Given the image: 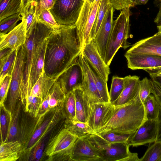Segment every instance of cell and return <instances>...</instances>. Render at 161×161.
I'll list each match as a JSON object with an SVG mask.
<instances>
[{"mask_svg": "<svg viewBox=\"0 0 161 161\" xmlns=\"http://www.w3.org/2000/svg\"><path fill=\"white\" fill-rule=\"evenodd\" d=\"M81 49L76 24L61 25L47 38L44 64L46 74L56 80L78 57Z\"/></svg>", "mask_w": 161, "mask_h": 161, "instance_id": "6da1fadb", "label": "cell"}, {"mask_svg": "<svg viewBox=\"0 0 161 161\" xmlns=\"http://www.w3.org/2000/svg\"><path fill=\"white\" fill-rule=\"evenodd\" d=\"M147 120L144 103L139 95L128 103L116 107L111 119L97 133L112 132L121 134H134Z\"/></svg>", "mask_w": 161, "mask_h": 161, "instance_id": "7a4b0ae2", "label": "cell"}, {"mask_svg": "<svg viewBox=\"0 0 161 161\" xmlns=\"http://www.w3.org/2000/svg\"><path fill=\"white\" fill-rule=\"evenodd\" d=\"M52 30L37 19L25 44L26 58L23 82L20 93L21 103L24 106L28 97L27 89L31 69L36 61L45 41Z\"/></svg>", "mask_w": 161, "mask_h": 161, "instance_id": "3957f363", "label": "cell"}, {"mask_svg": "<svg viewBox=\"0 0 161 161\" xmlns=\"http://www.w3.org/2000/svg\"><path fill=\"white\" fill-rule=\"evenodd\" d=\"M130 15V8H123L114 22L107 44L104 59V62L109 66L120 48L125 49L130 46L127 41L129 37Z\"/></svg>", "mask_w": 161, "mask_h": 161, "instance_id": "277c9868", "label": "cell"}, {"mask_svg": "<svg viewBox=\"0 0 161 161\" xmlns=\"http://www.w3.org/2000/svg\"><path fill=\"white\" fill-rule=\"evenodd\" d=\"M88 137L103 154L102 161H139L137 153L130 151L127 142L109 143L95 133Z\"/></svg>", "mask_w": 161, "mask_h": 161, "instance_id": "5b68a950", "label": "cell"}, {"mask_svg": "<svg viewBox=\"0 0 161 161\" xmlns=\"http://www.w3.org/2000/svg\"><path fill=\"white\" fill-rule=\"evenodd\" d=\"M78 138L66 128L62 129L50 141L46 150L47 160L71 161L70 152Z\"/></svg>", "mask_w": 161, "mask_h": 161, "instance_id": "8992f818", "label": "cell"}, {"mask_svg": "<svg viewBox=\"0 0 161 161\" xmlns=\"http://www.w3.org/2000/svg\"><path fill=\"white\" fill-rule=\"evenodd\" d=\"M25 44L17 51V54L8 92V110L12 114L16 108V102L20 98L23 82L26 58Z\"/></svg>", "mask_w": 161, "mask_h": 161, "instance_id": "52a82bcc", "label": "cell"}, {"mask_svg": "<svg viewBox=\"0 0 161 161\" xmlns=\"http://www.w3.org/2000/svg\"><path fill=\"white\" fill-rule=\"evenodd\" d=\"M84 3V0H55L49 10L58 24L71 25L77 22Z\"/></svg>", "mask_w": 161, "mask_h": 161, "instance_id": "ba28073f", "label": "cell"}, {"mask_svg": "<svg viewBox=\"0 0 161 161\" xmlns=\"http://www.w3.org/2000/svg\"><path fill=\"white\" fill-rule=\"evenodd\" d=\"M100 2L94 1L91 3L88 0L84 1L79 16L75 23L81 48L86 43L92 40L90 33Z\"/></svg>", "mask_w": 161, "mask_h": 161, "instance_id": "9c48e42d", "label": "cell"}, {"mask_svg": "<svg viewBox=\"0 0 161 161\" xmlns=\"http://www.w3.org/2000/svg\"><path fill=\"white\" fill-rule=\"evenodd\" d=\"M116 107L111 102L92 104L87 122L95 133H98L113 116Z\"/></svg>", "mask_w": 161, "mask_h": 161, "instance_id": "30bf717a", "label": "cell"}, {"mask_svg": "<svg viewBox=\"0 0 161 161\" xmlns=\"http://www.w3.org/2000/svg\"><path fill=\"white\" fill-rule=\"evenodd\" d=\"M71 161H102L103 154L92 143L88 136L78 138L70 152Z\"/></svg>", "mask_w": 161, "mask_h": 161, "instance_id": "8fae6325", "label": "cell"}, {"mask_svg": "<svg viewBox=\"0 0 161 161\" xmlns=\"http://www.w3.org/2000/svg\"><path fill=\"white\" fill-rule=\"evenodd\" d=\"M79 56L56 80L65 96L76 88L82 86L83 71L79 62Z\"/></svg>", "mask_w": 161, "mask_h": 161, "instance_id": "7c38bea8", "label": "cell"}, {"mask_svg": "<svg viewBox=\"0 0 161 161\" xmlns=\"http://www.w3.org/2000/svg\"><path fill=\"white\" fill-rule=\"evenodd\" d=\"M157 132V120L147 119L131 136L127 143L133 147L150 144L156 141Z\"/></svg>", "mask_w": 161, "mask_h": 161, "instance_id": "4fadbf2b", "label": "cell"}, {"mask_svg": "<svg viewBox=\"0 0 161 161\" xmlns=\"http://www.w3.org/2000/svg\"><path fill=\"white\" fill-rule=\"evenodd\" d=\"M128 68L132 70L142 69L148 73L161 67V56L148 54L125 53Z\"/></svg>", "mask_w": 161, "mask_h": 161, "instance_id": "5bb4252c", "label": "cell"}, {"mask_svg": "<svg viewBox=\"0 0 161 161\" xmlns=\"http://www.w3.org/2000/svg\"><path fill=\"white\" fill-rule=\"evenodd\" d=\"M27 38L26 23L24 19L8 33L0 35V50L9 48L17 51L25 44Z\"/></svg>", "mask_w": 161, "mask_h": 161, "instance_id": "9a60e30c", "label": "cell"}, {"mask_svg": "<svg viewBox=\"0 0 161 161\" xmlns=\"http://www.w3.org/2000/svg\"><path fill=\"white\" fill-rule=\"evenodd\" d=\"M81 53L87 62L94 67L102 78L107 82L110 74L109 66L101 57L93 40L83 46Z\"/></svg>", "mask_w": 161, "mask_h": 161, "instance_id": "2e32d148", "label": "cell"}, {"mask_svg": "<svg viewBox=\"0 0 161 161\" xmlns=\"http://www.w3.org/2000/svg\"><path fill=\"white\" fill-rule=\"evenodd\" d=\"M114 9L112 6L108 9L95 38L93 40L104 61L107 44L114 23L113 14Z\"/></svg>", "mask_w": 161, "mask_h": 161, "instance_id": "e0dca14e", "label": "cell"}, {"mask_svg": "<svg viewBox=\"0 0 161 161\" xmlns=\"http://www.w3.org/2000/svg\"><path fill=\"white\" fill-rule=\"evenodd\" d=\"M79 62L83 75L82 88L90 103L104 102L102 100L95 83L88 64L81 54L79 55Z\"/></svg>", "mask_w": 161, "mask_h": 161, "instance_id": "ac0fdd59", "label": "cell"}, {"mask_svg": "<svg viewBox=\"0 0 161 161\" xmlns=\"http://www.w3.org/2000/svg\"><path fill=\"white\" fill-rule=\"evenodd\" d=\"M132 54H148L161 56V34L142 39L134 44L126 52Z\"/></svg>", "mask_w": 161, "mask_h": 161, "instance_id": "d6986e66", "label": "cell"}, {"mask_svg": "<svg viewBox=\"0 0 161 161\" xmlns=\"http://www.w3.org/2000/svg\"><path fill=\"white\" fill-rule=\"evenodd\" d=\"M124 89L118 98L112 103L115 107L128 103L139 95L140 77L136 75L125 77Z\"/></svg>", "mask_w": 161, "mask_h": 161, "instance_id": "ffe728a7", "label": "cell"}, {"mask_svg": "<svg viewBox=\"0 0 161 161\" xmlns=\"http://www.w3.org/2000/svg\"><path fill=\"white\" fill-rule=\"evenodd\" d=\"M75 102V120L87 123L91 109V104L82 87L73 90Z\"/></svg>", "mask_w": 161, "mask_h": 161, "instance_id": "44dd1931", "label": "cell"}, {"mask_svg": "<svg viewBox=\"0 0 161 161\" xmlns=\"http://www.w3.org/2000/svg\"><path fill=\"white\" fill-rule=\"evenodd\" d=\"M21 144L18 141L1 142L0 161H15L22 154Z\"/></svg>", "mask_w": 161, "mask_h": 161, "instance_id": "7402d4cb", "label": "cell"}, {"mask_svg": "<svg viewBox=\"0 0 161 161\" xmlns=\"http://www.w3.org/2000/svg\"><path fill=\"white\" fill-rule=\"evenodd\" d=\"M55 80L43 72L32 87L30 95L37 97L42 101L47 95L54 83Z\"/></svg>", "mask_w": 161, "mask_h": 161, "instance_id": "603a6c76", "label": "cell"}, {"mask_svg": "<svg viewBox=\"0 0 161 161\" xmlns=\"http://www.w3.org/2000/svg\"><path fill=\"white\" fill-rule=\"evenodd\" d=\"M64 126V128L78 138L95 133L87 123L81 122L75 119L65 120Z\"/></svg>", "mask_w": 161, "mask_h": 161, "instance_id": "cb8c5ba5", "label": "cell"}, {"mask_svg": "<svg viewBox=\"0 0 161 161\" xmlns=\"http://www.w3.org/2000/svg\"><path fill=\"white\" fill-rule=\"evenodd\" d=\"M21 9V0H0V21L20 13Z\"/></svg>", "mask_w": 161, "mask_h": 161, "instance_id": "d4e9b609", "label": "cell"}, {"mask_svg": "<svg viewBox=\"0 0 161 161\" xmlns=\"http://www.w3.org/2000/svg\"><path fill=\"white\" fill-rule=\"evenodd\" d=\"M61 108L65 120L75 119V102L73 90L66 95Z\"/></svg>", "mask_w": 161, "mask_h": 161, "instance_id": "484cf974", "label": "cell"}, {"mask_svg": "<svg viewBox=\"0 0 161 161\" xmlns=\"http://www.w3.org/2000/svg\"><path fill=\"white\" fill-rule=\"evenodd\" d=\"M111 6L109 0H101L90 33L91 40L95 38L107 11Z\"/></svg>", "mask_w": 161, "mask_h": 161, "instance_id": "4316f807", "label": "cell"}, {"mask_svg": "<svg viewBox=\"0 0 161 161\" xmlns=\"http://www.w3.org/2000/svg\"><path fill=\"white\" fill-rule=\"evenodd\" d=\"M88 63L96 86L102 101L104 102H110L107 82L102 78L94 67L89 63Z\"/></svg>", "mask_w": 161, "mask_h": 161, "instance_id": "83f0119b", "label": "cell"}, {"mask_svg": "<svg viewBox=\"0 0 161 161\" xmlns=\"http://www.w3.org/2000/svg\"><path fill=\"white\" fill-rule=\"evenodd\" d=\"M36 18L51 29L53 31H58L61 26L57 23L50 10L42 6L37 7Z\"/></svg>", "mask_w": 161, "mask_h": 161, "instance_id": "f1b7e54d", "label": "cell"}, {"mask_svg": "<svg viewBox=\"0 0 161 161\" xmlns=\"http://www.w3.org/2000/svg\"><path fill=\"white\" fill-rule=\"evenodd\" d=\"M48 94L49 103L51 110H54L58 108L61 107L65 95L57 80L55 81Z\"/></svg>", "mask_w": 161, "mask_h": 161, "instance_id": "f546056e", "label": "cell"}, {"mask_svg": "<svg viewBox=\"0 0 161 161\" xmlns=\"http://www.w3.org/2000/svg\"><path fill=\"white\" fill-rule=\"evenodd\" d=\"M12 114L6 108L4 104H0V128L1 142L7 141Z\"/></svg>", "mask_w": 161, "mask_h": 161, "instance_id": "4dcf8cb0", "label": "cell"}, {"mask_svg": "<svg viewBox=\"0 0 161 161\" xmlns=\"http://www.w3.org/2000/svg\"><path fill=\"white\" fill-rule=\"evenodd\" d=\"M17 51H13L9 55L0 59V83L7 75H12L16 58Z\"/></svg>", "mask_w": 161, "mask_h": 161, "instance_id": "1f68e13d", "label": "cell"}, {"mask_svg": "<svg viewBox=\"0 0 161 161\" xmlns=\"http://www.w3.org/2000/svg\"><path fill=\"white\" fill-rule=\"evenodd\" d=\"M147 119L156 120L159 104L154 96L150 95L144 102Z\"/></svg>", "mask_w": 161, "mask_h": 161, "instance_id": "d6a6232c", "label": "cell"}, {"mask_svg": "<svg viewBox=\"0 0 161 161\" xmlns=\"http://www.w3.org/2000/svg\"><path fill=\"white\" fill-rule=\"evenodd\" d=\"M161 158V141H155L150 145L139 161H160Z\"/></svg>", "mask_w": 161, "mask_h": 161, "instance_id": "836d02e7", "label": "cell"}, {"mask_svg": "<svg viewBox=\"0 0 161 161\" xmlns=\"http://www.w3.org/2000/svg\"><path fill=\"white\" fill-rule=\"evenodd\" d=\"M125 77H113L109 93L110 102L113 103L121 94L125 87Z\"/></svg>", "mask_w": 161, "mask_h": 161, "instance_id": "e575fe53", "label": "cell"}, {"mask_svg": "<svg viewBox=\"0 0 161 161\" xmlns=\"http://www.w3.org/2000/svg\"><path fill=\"white\" fill-rule=\"evenodd\" d=\"M20 15V13L15 14L0 21V35L6 34L13 29L18 22L22 19Z\"/></svg>", "mask_w": 161, "mask_h": 161, "instance_id": "d590c367", "label": "cell"}, {"mask_svg": "<svg viewBox=\"0 0 161 161\" xmlns=\"http://www.w3.org/2000/svg\"><path fill=\"white\" fill-rule=\"evenodd\" d=\"M95 133L109 143L127 142L130 137L133 134H121L112 132Z\"/></svg>", "mask_w": 161, "mask_h": 161, "instance_id": "8d00e7d4", "label": "cell"}, {"mask_svg": "<svg viewBox=\"0 0 161 161\" xmlns=\"http://www.w3.org/2000/svg\"><path fill=\"white\" fill-rule=\"evenodd\" d=\"M37 3H31L24 18L26 23L27 36L31 33L36 20Z\"/></svg>", "mask_w": 161, "mask_h": 161, "instance_id": "74e56055", "label": "cell"}, {"mask_svg": "<svg viewBox=\"0 0 161 161\" xmlns=\"http://www.w3.org/2000/svg\"><path fill=\"white\" fill-rule=\"evenodd\" d=\"M20 109V103H19L16 106L14 112L12 114V118L10 123L7 142L11 141L17 135Z\"/></svg>", "mask_w": 161, "mask_h": 161, "instance_id": "f35d334b", "label": "cell"}, {"mask_svg": "<svg viewBox=\"0 0 161 161\" xmlns=\"http://www.w3.org/2000/svg\"><path fill=\"white\" fill-rule=\"evenodd\" d=\"M42 101L40 98L29 95L25 107V112H28L34 117H37L39 109Z\"/></svg>", "mask_w": 161, "mask_h": 161, "instance_id": "ab89813d", "label": "cell"}, {"mask_svg": "<svg viewBox=\"0 0 161 161\" xmlns=\"http://www.w3.org/2000/svg\"><path fill=\"white\" fill-rule=\"evenodd\" d=\"M152 82L151 80L145 77L140 81L139 96L144 103L148 96L152 93Z\"/></svg>", "mask_w": 161, "mask_h": 161, "instance_id": "60d3db41", "label": "cell"}, {"mask_svg": "<svg viewBox=\"0 0 161 161\" xmlns=\"http://www.w3.org/2000/svg\"><path fill=\"white\" fill-rule=\"evenodd\" d=\"M152 82V93L161 106V77L150 75Z\"/></svg>", "mask_w": 161, "mask_h": 161, "instance_id": "b9f144b4", "label": "cell"}, {"mask_svg": "<svg viewBox=\"0 0 161 161\" xmlns=\"http://www.w3.org/2000/svg\"><path fill=\"white\" fill-rule=\"evenodd\" d=\"M12 77V75H7L1 83H0V104H4V102L7 97L10 86Z\"/></svg>", "mask_w": 161, "mask_h": 161, "instance_id": "7bdbcfd3", "label": "cell"}, {"mask_svg": "<svg viewBox=\"0 0 161 161\" xmlns=\"http://www.w3.org/2000/svg\"><path fill=\"white\" fill-rule=\"evenodd\" d=\"M114 8L121 10L123 8L134 7L135 6L134 0H109Z\"/></svg>", "mask_w": 161, "mask_h": 161, "instance_id": "ee69618b", "label": "cell"}, {"mask_svg": "<svg viewBox=\"0 0 161 161\" xmlns=\"http://www.w3.org/2000/svg\"><path fill=\"white\" fill-rule=\"evenodd\" d=\"M44 146V142H41L36 145L33 148L30 160H39L42 156Z\"/></svg>", "mask_w": 161, "mask_h": 161, "instance_id": "f6af8a7d", "label": "cell"}, {"mask_svg": "<svg viewBox=\"0 0 161 161\" xmlns=\"http://www.w3.org/2000/svg\"><path fill=\"white\" fill-rule=\"evenodd\" d=\"M49 99V95L48 93L42 102L39 109L38 117L41 115H46L47 113L50 111Z\"/></svg>", "mask_w": 161, "mask_h": 161, "instance_id": "bcb514c9", "label": "cell"}, {"mask_svg": "<svg viewBox=\"0 0 161 161\" xmlns=\"http://www.w3.org/2000/svg\"><path fill=\"white\" fill-rule=\"evenodd\" d=\"M21 9L20 14L22 19L24 18L29 7L31 3L35 0H21Z\"/></svg>", "mask_w": 161, "mask_h": 161, "instance_id": "7dc6e473", "label": "cell"}, {"mask_svg": "<svg viewBox=\"0 0 161 161\" xmlns=\"http://www.w3.org/2000/svg\"><path fill=\"white\" fill-rule=\"evenodd\" d=\"M157 132L155 141H161V106L159 105L157 119Z\"/></svg>", "mask_w": 161, "mask_h": 161, "instance_id": "c3c4849f", "label": "cell"}, {"mask_svg": "<svg viewBox=\"0 0 161 161\" xmlns=\"http://www.w3.org/2000/svg\"><path fill=\"white\" fill-rule=\"evenodd\" d=\"M37 7L42 6L50 10L53 5L55 0H35Z\"/></svg>", "mask_w": 161, "mask_h": 161, "instance_id": "681fc988", "label": "cell"}, {"mask_svg": "<svg viewBox=\"0 0 161 161\" xmlns=\"http://www.w3.org/2000/svg\"><path fill=\"white\" fill-rule=\"evenodd\" d=\"M154 4L159 9V11L154 19V22L158 25L161 24V0H155Z\"/></svg>", "mask_w": 161, "mask_h": 161, "instance_id": "f907efd6", "label": "cell"}, {"mask_svg": "<svg viewBox=\"0 0 161 161\" xmlns=\"http://www.w3.org/2000/svg\"><path fill=\"white\" fill-rule=\"evenodd\" d=\"M149 0H134L135 6L144 5L147 3Z\"/></svg>", "mask_w": 161, "mask_h": 161, "instance_id": "816d5d0a", "label": "cell"}, {"mask_svg": "<svg viewBox=\"0 0 161 161\" xmlns=\"http://www.w3.org/2000/svg\"><path fill=\"white\" fill-rule=\"evenodd\" d=\"M160 71H161V67L153 69L149 72L148 73L150 74L155 73Z\"/></svg>", "mask_w": 161, "mask_h": 161, "instance_id": "f5cc1de1", "label": "cell"}, {"mask_svg": "<svg viewBox=\"0 0 161 161\" xmlns=\"http://www.w3.org/2000/svg\"><path fill=\"white\" fill-rule=\"evenodd\" d=\"M149 75H151L155 76L161 77V71L155 73L150 74H149Z\"/></svg>", "mask_w": 161, "mask_h": 161, "instance_id": "db71d44e", "label": "cell"}, {"mask_svg": "<svg viewBox=\"0 0 161 161\" xmlns=\"http://www.w3.org/2000/svg\"><path fill=\"white\" fill-rule=\"evenodd\" d=\"M157 28L158 29V32L161 34V24L157 25Z\"/></svg>", "mask_w": 161, "mask_h": 161, "instance_id": "11a10c76", "label": "cell"}, {"mask_svg": "<svg viewBox=\"0 0 161 161\" xmlns=\"http://www.w3.org/2000/svg\"><path fill=\"white\" fill-rule=\"evenodd\" d=\"M84 1L85 0H84ZM89 0L90 2L91 3H93L94 1L95 0Z\"/></svg>", "mask_w": 161, "mask_h": 161, "instance_id": "9f6ffc18", "label": "cell"}, {"mask_svg": "<svg viewBox=\"0 0 161 161\" xmlns=\"http://www.w3.org/2000/svg\"><path fill=\"white\" fill-rule=\"evenodd\" d=\"M101 0H95L94 1L97 2H100Z\"/></svg>", "mask_w": 161, "mask_h": 161, "instance_id": "6f0895ef", "label": "cell"}, {"mask_svg": "<svg viewBox=\"0 0 161 161\" xmlns=\"http://www.w3.org/2000/svg\"><path fill=\"white\" fill-rule=\"evenodd\" d=\"M160 161H161V159H160Z\"/></svg>", "mask_w": 161, "mask_h": 161, "instance_id": "680465c9", "label": "cell"}]
</instances>
